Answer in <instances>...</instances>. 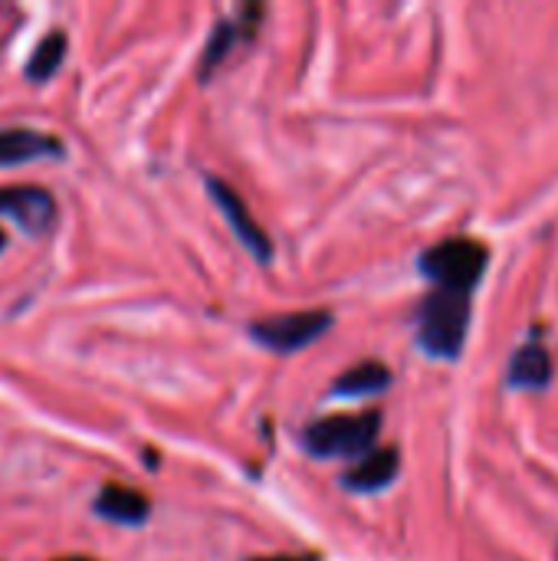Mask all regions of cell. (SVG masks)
<instances>
[{
	"instance_id": "6da1fadb",
	"label": "cell",
	"mask_w": 558,
	"mask_h": 561,
	"mask_svg": "<svg viewBox=\"0 0 558 561\" xmlns=\"http://www.w3.org/2000/svg\"><path fill=\"white\" fill-rule=\"evenodd\" d=\"M470 329V293L434 289L418 316V342L434 358H457Z\"/></svg>"
},
{
	"instance_id": "7a4b0ae2",
	"label": "cell",
	"mask_w": 558,
	"mask_h": 561,
	"mask_svg": "<svg viewBox=\"0 0 558 561\" xmlns=\"http://www.w3.org/2000/svg\"><path fill=\"white\" fill-rule=\"evenodd\" d=\"M382 434V414H335L312 421L303 434V444L312 457H368Z\"/></svg>"
},
{
	"instance_id": "3957f363",
	"label": "cell",
	"mask_w": 558,
	"mask_h": 561,
	"mask_svg": "<svg viewBox=\"0 0 558 561\" xmlns=\"http://www.w3.org/2000/svg\"><path fill=\"white\" fill-rule=\"evenodd\" d=\"M487 247L470 237H451L421 253V273L437 286L451 293H474V286L487 273Z\"/></svg>"
},
{
	"instance_id": "277c9868",
	"label": "cell",
	"mask_w": 558,
	"mask_h": 561,
	"mask_svg": "<svg viewBox=\"0 0 558 561\" xmlns=\"http://www.w3.org/2000/svg\"><path fill=\"white\" fill-rule=\"evenodd\" d=\"M332 329V312L326 309H309V312H283V316H266L250 325V335L257 345L289 355L306 345H312L319 335Z\"/></svg>"
},
{
	"instance_id": "5b68a950",
	"label": "cell",
	"mask_w": 558,
	"mask_h": 561,
	"mask_svg": "<svg viewBox=\"0 0 558 561\" xmlns=\"http://www.w3.org/2000/svg\"><path fill=\"white\" fill-rule=\"evenodd\" d=\"M207 194H210L214 204L220 207V214H224V220L230 224V230L237 233V240L250 250V256H253L257 263H270V260H273V243H270V237L263 233V227L250 217L247 201H243L227 181H220V178H207Z\"/></svg>"
},
{
	"instance_id": "8992f818",
	"label": "cell",
	"mask_w": 558,
	"mask_h": 561,
	"mask_svg": "<svg viewBox=\"0 0 558 561\" xmlns=\"http://www.w3.org/2000/svg\"><path fill=\"white\" fill-rule=\"evenodd\" d=\"M0 217H10L30 237H43L56 220V201L39 184H10L0 187Z\"/></svg>"
},
{
	"instance_id": "52a82bcc",
	"label": "cell",
	"mask_w": 558,
	"mask_h": 561,
	"mask_svg": "<svg viewBox=\"0 0 558 561\" xmlns=\"http://www.w3.org/2000/svg\"><path fill=\"white\" fill-rule=\"evenodd\" d=\"M398 470H401V454L395 447H375L368 457H362L349 473H345V486L352 493H382L388 490L395 480H398Z\"/></svg>"
},
{
	"instance_id": "ba28073f",
	"label": "cell",
	"mask_w": 558,
	"mask_h": 561,
	"mask_svg": "<svg viewBox=\"0 0 558 561\" xmlns=\"http://www.w3.org/2000/svg\"><path fill=\"white\" fill-rule=\"evenodd\" d=\"M39 158H62V141L33 128H0V168Z\"/></svg>"
},
{
	"instance_id": "9c48e42d",
	"label": "cell",
	"mask_w": 558,
	"mask_h": 561,
	"mask_svg": "<svg viewBox=\"0 0 558 561\" xmlns=\"http://www.w3.org/2000/svg\"><path fill=\"white\" fill-rule=\"evenodd\" d=\"M92 510L115 526H141L151 516V503L145 500V493L122 483H105L92 500Z\"/></svg>"
},
{
	"instance_id": "30bf717a",
	"label": "cell",
	"mask_w": 558,
	"mask_h": 561,
	"mask_svg": "<svg viewBox=\"0 0 558 561\" xmlns=\"http://www.w3.org/2000/svg\"><path fill=\"white\" fill-rule=\"evenodd\" d=\"M506 385L520 388V391H546L553 385V358H549L546 345L526 342L510 362Z\"/></svg>"
},
{
	"instance_id": "8fae6325",
	"label": "cell",
	"mask_w": 558,
	"mask_h": 561,
	"mask_svg": "<svg viewBox=\"0 0 558 561\" xmlns=\"http://www.w3.org/2000/svg\"><path fill=\"white\" fill-rule=\"evenodd\" d=\"M388 385H391V371L382 362H362V365L349 368L332 385V394L335 398H368V394H382Z\"/></svg>"
},
{
	"instance_id": "7c38bea8",
	"label": "cell",
	"mask_w": 558,
	"mask_h": 561,
	"mask_svg": "<svg viewBox=\"0 0 558 561\" xmlns=\"http://www.w3.org/2000/svg\"><path fill=\"white\" fill-rule=\"evenodd\" d=\"M66 49H69L66 33H62V30H49V33L33 46V53H30V59H26V66H23V76H26L30 82H46V79H53V76L59 72L62 59H66Z\"/></svg>"
},
{
	"instance_id": "4fadbf2b",
	"label": "cell",
	"mask_w": 558,
	"mask_h": 561,
	"mask_svg": "<svg viewBox=\"0 0 558 561\" xmlns=\"http://www.w3.org/2000/svg\"><path fill=\"white\" fill-rule=\"evenodd\" d=\"M237 39V30H234V23H217L214 26V33H210V43H207V49H204V59H201V76H207L224 56H227V49H230V43Z\"/></svg>"
},
{
	"instance_id": "5bb4252c",
	"label": "cell",
	"mask_w": 558,
	"mask_h": 561,
	"mask_svg": "<svg viewBox=\"0 0 558 561\" xmlns=\"http://www.w3.org/2000/svg\"><path fill=\"white\" fill-rule=\"evenodd\" d=\"M250 561H319L316 556H273V559H250Z\"/></svg>"
},
{
	"instance_id": "9a60e30c",
	"label": "cell",
	"mask_w": 558,
	"mask_h": 561,
	"mask_svg": "<svg viewBox=\"0 0 558 561\" xmlns=\"http://www.w3.org/2000/svg\"><path fill=\"white\" fill-rule=\"evenodd\" d=\"M3 250H7V233L0 230V253H3Z\"/></svg>"
},
{
	"instance_id": "2e32d148",
	"label": "cell",
	"mask_w": 558,
	"mask_h": 561,
	"mask_svg": "<svg viewBox=\"0 0 558 561\" xmlns=\"http://www.w3.org/2000/svg\"><path fill=\"white\" fill-rule=\"evenodd\" d=\"M59 561H92V559H79V556H69V559H59Z\"/></svg>"
}]
</instances>
